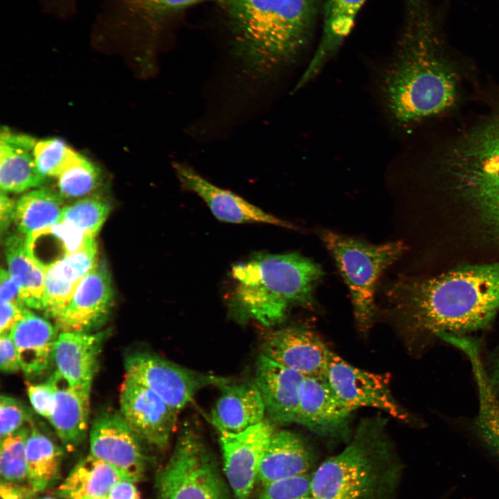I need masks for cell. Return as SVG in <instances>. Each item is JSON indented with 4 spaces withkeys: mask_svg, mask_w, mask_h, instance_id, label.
I'll use <instances>...</instances> for the list:
<instances>
[{
    "mask_svg": "<svg viewBox=\"0 0 499 499\" xmlns=\"http://www.w3.org/2000/svg\"><path fill=\"white\" fill-rule=\"evenodd\" d=\"M441 338L461 349L471 363L479 396L477 432L487 448L499 457V401L482 362L479 345L459 335L445 333Z\"/></svg>",
    "mask_w": 499,
    "mask_h": 499,
    "instance_id": "28",
    "label": "cell"
},
{
    "mask_svg": "<svg viewBox=\"0 0 499 499\" xmlns=\"http://www.w3.org/2000/svg\"><path fill=\"white\" fill-rule=\"evenodd\" d=\"M52 376L55 403L49 420L64 446L72 450L87 436L91 385H71L57 371Z\"/></svg>",
    "mask_w": 499,
    "mask_h": 499,
    "instance_id": "23",
    "label": "cell"
},
{
    "mask_svg": "<svg viewBox=\"0 0 499 499\" xmlns=\"http://www.w3.org/2000/svg\"><path fill=\"white\" fill-rule=\"evenodd\" d=\"M1 302H16L23 304L18 285L8 271L1 268L0 274ZM25 305V304H24Z\"/></svg>",
    "mask_w": 499,
    "mask_h": 499,
    "instance_id": "43",
    "label": "cell"
},
{
    "mask_svg": "<svg viewBox=\"0 0 499 499\" xmlns=\"http://www.w3.org/2000/svg\"><path fill=\"white\" fill-rule=\"evenodd\" d=\"M89 499H107V496L96 497V498H89Z\"/></svg>",
    "mask_w": 499,
    "mask_h": 499,
    "instance_id": "49",
    "label": "cell"
},
{
    "mask_svg": "<svg viewBox=\"0 0 499 499\" xmlns=\"http://www.w3.org/2000/svg\"><path fill=\"white\" fill-rule=\"evenodd\" d=\"M93 238L73 225L60 221L25 236V245L33 259L45 270Z\"/></svg>",
    "mask_w": 499,
    "mask_h": 499,
    "instance_id": "30",
    "label": "cell"
},
{
    "mask_svg": "<svg viewBox=\"0 0 499 499\" xmlns=\"http://www.w3.org/2000/svg\"><path fill=\"white\" fill-rule=\"evenodd\" d=\"M41 499H54V498H51V497H45V498H42Z\"/></svg>",
    "mask_w": 499,
    "mask_h": 499,
    "instance_id": "50",
    "label": "cell"
},
{
    "mask_svg": "<svg viewBox=\"0 0 499 499\" xmlns=\"http://www.w3.org/2000/svg\"><path fill=\"white\" fill-rule=\"evenodd\" d=\"M155 499H231L230 488L211 452L191 428L178 437L158 471Z\"/></svg>",
    "mask_w": 499,
    "mask_h": 499,
    "instance_id": "8",
    "label": "cell"
},
{
    "mask_svg": "<svg viewBox=\"0 0 499 499\" xmlns=\"http://www.w3.org/2000/svg\"><path fill=\"white\" fill-rule=\"evenodd\" d=\"M127 478L119 470L89 454L79 461L58 487L60 499H89L107 496L120 480Z\"/></svg>",
    "mask_w": 499,
    "mask_h": 499,
    "instance_id": "29",
    "label": "cell"
},
{
    "mask_svg": "<svg viewBox=\"0 0 499 499\" xmlns=\"http://www.w3.org/2000/svg\"><path fill=\"white\" fill-rule=\"evenodd\" d=\"M34 154L41 175L44 177H57L71 162L77 152L63 140L50 138L37 141Z\"/></svg>",
    "mask_w": 499,
    "mask_h": 499,
    "instance_id": "37",
    "label": "cell"
},
{
    "mask_svg": "<svg viewBox=\"0 0 499 499\" xmlns=\"http://www.w3.org/2000/svg\"><path fill=\"white\" fill-rule=\"evenodd\" d=\"M44 7L51 12L67 17L74 10V0H42Z\"/></svg>",
    "mask_w": 499,
    "mask_h": 499,
    "instance_id": "47",
    "label": "cell"
},
{
    "mask_svg": "<svg viewBox=\"0 0 499 499\" xmlns=\"http://www.w3.org/2000/svg\"><path fill=\"white\" fill-rule=\"evenodd\" d=\"M120 413L146 446L161 450L168 445L179 411L149 388L125 377Z\"/></svg>",
    "mask_w": 499,
    "mask_h": 499,
    "instance_id": "12",
    "label": "cell"
},
{
    "mask_svg": "<svg viewBox=\"0 0 499 499\" xmlns=\"http://www.w3.org/2000/svg\"><path fill=\"white\" fill-rule=\"evenodd\" d=\"M90 454L136 482L148 464L146 446L120 412L105 410L94 420L89 432Z\"/></svg>",
    "mask_w": 499,
    "mask_h": 499,
    "instance_id": "11",
    "label": "cell"
},
{
    "mask_svg": "<svg viewBox=\"0 0 499 499\" xmlns=\"http://www.w3.org/2000/svg\"><path fill=\"white\" fill-rule=\"evenodd\" d=\"M313 463V451L302 437L287 430L274 431L262 456L258 481L263 486L307 473Z\"/></svg>",
    "mask_w": 499,
    "mask_h": 499,
    "instance_id": "26",
    "label": "cell"
},
{
    "mask_svg": "<svg viewBox=\"0 0 499 499\" xmlns=\"http://www.w3.org/2000/svg\"><path fill=\"white\" fill-rule=\"evenodd\" d=\"M58 329L29 310L11 330L21 369L29 377L44 375L53 364Z\"/></svg>",
    "mask_w": 499,
    "mask_h": 499,
    "instance_id": "24",
    "label": "cell"
},
{
    "mask_svg": "<svg viewBox=\"0 0 499 499\" xmlns=\"http://www.w3.org/2000/svg\"><path fill=\"white\" fill-rule=\"evenodd\" d=\"M352 411L336 396L325 376H305L295 422L321 436L345 435Z\"/></svg>",
    "mask_w": 499,
    "mask_h": 499,
    "instance_id": "18",
    "label": "cell"
},
{
    "mask_svg": "<svg viewBox=\"0 0 499 499\" xmlns=\"http://www.w3.org/2000/svg\"><path fill=\"white\" fill-rule=\"evenodd\" d=\"M387 295L392 310L417 332L477 331L499 310V263L466 266L428 279H399Z\"/></svg>",
    "mask_w": 499,
    "mask_h": 499,
    "instance_id": "2",
    "label": "cell"
},
{
    "mask_svg": "<svg viewBox=\"0 0 499 499\" xmlns=\"http://www.w3.org/2000/svg\"><path fill=\"white\" fill-rule=\"evenodd\" d=\"M0 369L3 373L17 372L21 369L18 353L10 333L0 336Z\"/></svg>",
    "mask_w": 499,
    "mask_h": 499,
    "instance_id": "42",
    "label": "cell"
},
{
    "mask_svg": "<svg viewBox=\"0 0 499 499\" xmlns=\"http://www.w3.org/2000/svg\"><path fill=\"white\" fill-rule=\"evenodd\" d=\"M30 426L1 439L0 473L2 481L19 485H24L23 482L26 481V441Z\"/></svg>",
    "mask_w": 499,
    "mask_h": 499,
    "instance_id": "35",
    "label": "cell"
},
{
    "mask_svg": "<svg viewBox=\"0 0 499 499\" xmlns=\"http://www.w3.org/2000/svg\"><path fill=\"white\" fill-rule=\"evenodd\" d=\"M385 427L380 417L361 421L347 446L311 474V497L389 499L401 470Z\"/></svg>",
    "mask_w": 499,
    "mask_h": 499,
    "instance_id": "5",
    "label": "cell"
},
{
    "mask_svg": "<svg viewBox=\"0 0 499 499\" xmlns=\"http://www.w3.org/2000/svg\"><path fill=\"white\" fill-rule=\"evenodd\" d=\"M8 271L18 285L26 306L42 310L45 270L28 252L25 238L13 234L5 243Z\"/></svg>",
    "mask_w": 499,
    "mask_h": 499,
    "instance_id": "31",
    "label": "cell"
},
{
    "mask_svg": "<svg viewBox=\"0 0 499 499\" xmlns=\"http://www.w3.org/2000/svg\"><path fill=\"white\" fill-rule=\"evenodd\" d=\"M304 377L262 353L259 356L254 383L273 421L281 425L295 422Z\"/></svg>",
    "mask_w": 499,
    "mask_h": 499,
    "instance_id": "19",
    "label": "cell"
},
{
    "mask_svg": "<svg viewBox=\"0 0 499 499\" xmlns=\"http://www.w3.org/2000/svg\"><path fill=\"white\" fill-rule=\"evenodd\" d=\"M16 202L6 192L1 190L0 195V227L1 234L6 231L12 221H14Z\"/></svg>",
    "mask_w": 499,
    "mask_h": 499,
    "instance_id": "45",
    "label": "cell"
},
{
    "mask_svg": "<svg viewBox=\"0 0 499 499\" xmlns=\"http://www.w3.org/2000/svg\"><path fill=\"white\" fill-rule=\"evenodd\" d=\"M107 334L60 332L54 349L55 371L71 385H91Z\"/></svg>",
    "mask_w": 499,
    "mask_h": 499,
    "instance_id": "20",
    "label": "cell"
},
{
    "mask_svg": "<svg viewBox=\"0 0 499 499\" xmlns=\"http://www.w3.org/2000/svg\"><path fill=\"white\" fill-rule=\"evenodd\" d=\"M324 376L338 399L352 412L372 408L399 420L407 419L405 411L392 394L387 375L357 368L331 351Z\"/></svg>",
    "mask_w": 499,
    "mask_h": 499,
    "instance_id": "10",
    "label": "cell"
},
{
    "mask_svg": "<svg viewBox=\"0 0 499 499\" xmlns=\"http://www.w3.org/2000/svg\"><path fill=\"white\" fill-rule=\"evenodd\" d=\"M134 483L129 479L119 481L107 494V499H140Z\"/></svg>",
    "mask_w": 499,
    "mask_h": 499,
    "instance_id": "44",
    "label": "cell"
},
{
    "mask_svg": "<svg viewBox=\"0 0 499 499\" xmlns=\"http://www.w3.org/2000/svg\"><path fill=\"white\" fill-rule=\"evenodd\" d=\"M27 393L35 412L49 419L55 403V386L52 375L45 383H28Z\"/></svg>",
    "mask_w": 499,
    "mask_h": 499,
    "instance_id": "40",
    "label": "cell"
},
{
    "mask_svg": "<svg viewBox=\"0 0 499 499\" xmlns=\"http://www.w3.org/2000/svg\"><path fill=\"white\" fill-rule=\"evenodd\" d=\"M28 311V307L21 303L1 302L0 333H10Z\"/></svg>",
    "mask_w": 499,
    "mask_h": 499,
    "instance_id": "41",
    "label": "cell"
},
{
    "mask_svg": "<svg viewBox=\"0 0 499 499\" xmlns=\"http://www.w3.org/2000/svg\"><path fill=\"white\" fill-rule=\"evenodd\" d=\"M62 197L47 188L29 191L17 202L14 222L25 236L61 220L65 207Z\"/></svg>",
    "mask_w": 499,
    "mask_h": 499,
    "instance_id": "33",
    "label": "cell"
},
{
    "mask_svg": "<svg viewBox=\"0 0 499 499\" xmlns=\"http://www.w3.org/2000/svg\"><path fill=\"white\" fill-rule=\"evenodd\" d=\"M331 350L311 330L287 326L265 334L261 353L304 376H323Z\"/></svg>",
    "mask_w": 499,
    "mask_h": 499,
    "instance_id": "17",
    "label": "cell"
},
{
    "mask_svg": "<svg viewBox=\"0 0 499 499\" xmlns=\"http://www.w3.org/2000/svg\"><path fill=\"white\" fill-rule=\"evenodd\" d=\"M237 54L250 73L266 76L306 46L314 0H226Z\"/></svg>",
    "mask_w": 499,
    "mask_h": 499,
    "instance_id": "3",
    "label": "cell"
},
{
    "mask_svg": "<svg viewBox=\"0 0 499 499\" xmlns=\"http://www.w3.org/2000/svg\"><path fill=\"white\" fill-rule=\"evenodd\" d=\"M110 212L109 206L94 198H85L65 207L60 221L69 222L94 238Z\"/></svg>",
    "mask_w": 499,
    "mask_h": 499,
    "instance_id": "36",
    "label": "cell"
},
{
    "mask_svg": "<svg viewBox=\"0 0 499 499\" xmlns=\"http://www.w3.org/2000/svg\"><path fill=\"white\" fill-rule=\"evenodd\" d=\"M59 194L63 198H77L94 191L100 184V172L84 156L76 154L57 177Z\"/></svg>",
    "mask_w": 499,
    "mask_h": 499,
    "instance_id": "34",
    "label": "cell"
},
{
    "mask_svg": "<svg viewBox=\"0 0 499 499\" xmlns=\"http://www.w3.org/2000/svg\"><path fill=\"white\" fill-rule=\"evenodd\" d=\"M213 405L211 421L220 434L245 431L264 420L265 408L255 383H226Z\"/></svg>",
    "mask_w": 499,
    "mask_h": 499,
    "instance_id": "22",
    "label": "cell"
},
{
    "mask_svg": "<svg viewBox=\"0 0 499 499\" xmlns=\"http://www.w3.org/2000/svg\"><path fill=\"white\" fill-rule=\"evenodd\" d=\"M231 274L233 313L270 326L283 321L292 306H315L314 291L323 271L297 253H259L234 264Z\"/></svg>",
    "mask_w": 499,
    "mask_h": 499,
    "instance_id": "4",
    "label": "cell"
},
{
    "mask_svg": "<svg viewBox=\"0 0 499 499\" xmlns=\"http://www.w3.org/2000/svg\"><path fill=\"white\" fill-rule=\"evenodd\" d=\"M204 1L210 0H105L93 28L100 37H134L168 15Z\"/></svg>",
    "mask_w": 499,
    "mask_h": 499,
    "instance_id": "14",
    "label": "cell"
},
{
    "mask_svg": "<svg viewBox=\"0 0 499 499\" xmlns=\"http://www.w3.org/2000/svg\"><path fill=\"white\" fill-rule=\"evenodd\" d=\"M37 141L32 137L3 128L0 137L1 190L24 192L40 186L44 180L35 158Z\"/></svg>",
    "mask_w": 499,
    "mask_h": 499,
    "instance_id": "25",
    "label": "cell"
},
{
    "mask_svg": "<svg viewBox=\"0 0 499 499\" xmlns=\"http://www.w3.org/2000/svg\"><path fill=\"white\" fill-rule=\"evenodd\" d=\"M489 380L493 389H499V348L494 358L493 369Z\"/></svg>",
    "mask_w": 499,
    "mask_h": 499,
    "instance_id": "48",
    "label": "cell"
},
{
    "mask_svg": "<svg viewBox=\"0 0 499 499\" xmlns=\"http://www.w3.org/2000/svg\"><path fill=\"white\" fill-rule=\"evenodd\" d=\"M441 161L455 191L499 238V112L455 141Z\"/></svg>",
    "mask_w": 499,
    "mask_h": 499,
    "instance_id": "6",
    "label": "cell"
},
{
    "mask_svg": "<svg viewBox=\"0 0 499 499\" xmlns=\"http://www.w3.org/2000/svg\"><path fill=\"white\" fill-rule=\"evenodd\" d=\"M97 252L93 238L45 269L42 310L47 315L55 319L66 306L77 286L98 263Z\"/></svg>",
    "mask_w": 499,
    "mask_h": 499,
    "instance_id": "21",
    "label": "cell"
},
{
    "mask_svg": "<svg viewBox=\"0 0 499 499\" xmlns=\"http://www.w3.org/2000/svg\"><path fill=\"white\" fill-rule=\"evenodd\" d=\"M30 410L21 401L4 394L0 397V437H6L33 424Z\"/></svg>",
    "mask_w": 499,
    "mask_h": 499,
    "instance_id": "39",
    "label": "cell"
},
{
    "mask_svg": "<svg viewBox=\"0 0 499 499\" xmlns=\"http://www.w3.org/2000/svg\"><path fill=\"white\" fill-rule=\"evenodd\" d=\"M321 238L349 288L357 326L365 333L375 317L377 280L400 257L404 245L401 241L372 245L329 230L322 231Z\"/></svg>",
    "mask_w": 499,
    "mask_h": 499,
    "instance_id": "7",
    "label": "cell"
},
{
    "mask_svg": "<svg viewBox=\"0 0 499 499\" xmlns=\"http://www.w3.org/2000/svg\"><path fill=\"white\" fill-rule=\"evenodd\" d=\"M426 2L407 0L394 56L380 73L378 88L392 122L407 128L453 107L458 78L444 55Z\"/></svg>",
    "mask_w": 499,
    "mask_h": 499,
    "instance_id": "1",
    "label": "cell"
},
{
    "mask_svg": "<svg viewBox=\"0 0 499 499\" xmlns=\"http://www.w3.org/2000/svg\"><path fill=\"white\" fill-rule=\"evenodd\" d=\"M305 499H313V498L312 497H310V498H305Z\"/></svg>",
    "mask_w": 499,
    "mask_h": 499,
    "instance_id": "51",
    "label": "cell"
},
{
    "mask_svg": "<svg viewBox=\"0 0 499 499\" xmlns=\"http://www.w3.org/2000/svg\"><path fill=\"white\" fill-rule=\"evenodd\" d=\"M34 494L29 487L1 481V499H29Z\"/></svg>",
    "mask_w": 499,
    "mask_h": 499,
    "instance_id": "46",
    "label": "cell"
},
{
    "mask_svg": "<svg viewBox=\"0 0 499 499\" xmlns=\"http://www.w3.org/2000/svg\"><path fill=\"white\" fill-rule=\"evenodd\" d=\"M28 487L33 493L53 484L59 478L62 448L32 424L26 441Z\"/></svg>",
    "mask_w": 499,
    "mask_h": 499,
    "instance_id": "32",
    "label": "cell"
},
{
    "mask_svg": "<svg viewBox=\"0 0 499 499\" xmlns=\"http://www.w3.org/2000/svg\"><path fill=\"white\" fill-rule=\"evenodd\" d=\"M366 0H327L320 42L310 63L294 87L297 91L317 76L349 35Z\"/></svg>",
    "mask_w": 499,
    "mask_h": 499,
    "instance_id": "27",
    "label": "cell"
},
{
    "mask_svg": "<svg viewBox=\"0 0 499 499\" xmlns=\"http://www.w3.org/2000/svg\"><path fill=\"white\" fill-rule=\"evenodd\" d=\"M113 299L110 272L105 263L98 262L54 319L56 326L60 332H91L105 322Z\"/></svg>",
    "mask_w": 499,
    "mask_h": 499,
    "instance_id": "15",
    "label": "cell"
},
{
    "mask_svg": "<svg viewBox=\"0 0 499 499\" xmlns=\"http://www.w3.org/2000/svg\"><path fill=\"white\" fill-rule=\"evenodd\" d=\"M311 474L281 479L263 486L257 499H305L311 497Z\"/></svg>",
    "mask_w": 499,
    "mask_h": 499,
    "instance_id": "38",
    "label": "cell"
},
{
    "mask_svg": "<svg viewBox=\"0 0 499 499\" xmlns=\"http://www.w3.org/2000/svg\"><path fill=\"white\" fill-rule=\"evenodd\" d=\"M172 166L182 187L198 195L218 220L235 224L258 222L295 228L238 195L214 185L188 165L173 162Z\"/></svg>",
    "mask_w": 499,
    "mask_h": 499,
    "instance_id": "16",
    "label": "cell"
},
{
    "mask_svg": "<svg viewBox=\"0 0 499 499\" xmlns=\"http://www.w3.org/2000/svg\"><path fill=\"white\" fill-rule=\"evenodd\" d=\"M274 431L264 419L239 433L220 434L224 474L234 499H250L262 456Z\"/></svg>",
    "mask_w": 499,
    "mask_h": 499,
    "instance_id": "13",
    "label": "cell"
},
{
    "mask_svg": "<svg viewBox=\"0 0 499 499\" xmlns=\"http://www.w3.org/2000/svg\"><path fill=\"white\" fill-rule=\"evenodd\" d=\"M125 377L149 388L180 411L202 387L227 383L222 378L193 371L147 352H134L124 360Z\"/></svg>",
    "mask_w": 499,
    "mask_h": 499,
    "instance_id": "9",
    "label": "cell"
}]
</instances>
